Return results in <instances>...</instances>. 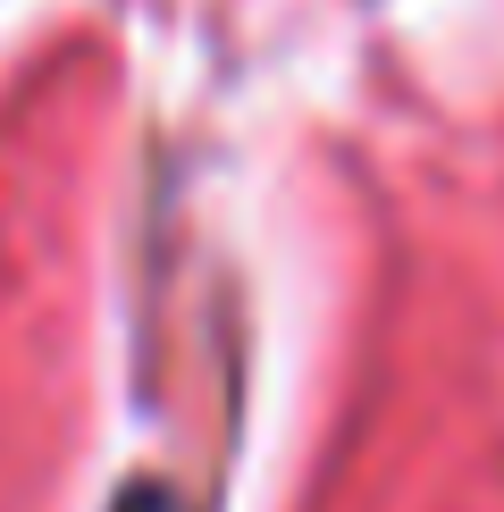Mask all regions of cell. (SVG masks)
<instances>
[{"label":"cell","instance_id":"1","mask_svg":"<svg viewBox=\"0 0 504 512\" xmlns=\"http://www.w3.org/2000/svg\"><path fill=\"white\" fill-rule=\"evenodd\" d=\"M118 512H168V504H160V496H152V487H135V496H126V504H118Z\"/></svg>","mask_w":504,"mask_h":512}]
</instances>
